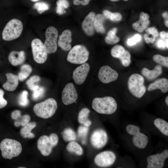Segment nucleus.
<instances>
[{"mask_svg": "<svg viewBox=\"0 0 168 168\" xmlns=\"http://www.w3.org/2000/svg\"><path fill=\"white\" fill-rule=\"evenodd\" d=\"M92 107L94 110L99 114H110L116 111L117 105L113 97L105 96L95 98L92 102Z\"/></svg>", "mask_w": 168, "mask_h": 168, "instance_id": "obj_1", "label": "nucleus"}, {"mask_svg": "<svg viewBox=\"0 0 168 168\" xmlns=\"http://www.w3.org/2000/svg\"><path fill=\"white\" fill-rule=\"evenodd\" d=\"M57 107V103L56 100L50 98L35 105L33 107V110L37 116L47 119L54 115Z\"/></svg>", "mask_w": 168, "mask_h": 168, "instance_id": "obj_2", "label": "nucleus"}, {"mask_svg": "<svg viewBox=\"0 0 168 168\" xmlns=\"http://www.w3.org/2000/svg\"><path fill=\"white\" fill-rule=\"evenodd\" d=\"M0 149L3 158L11 159L21 154L22 147L19 142L13 139L5 138L0 143Z\"/></svg>", "mask_w": 168, "mask_h": 168, "instance_id": "obj_3", "label": "nucleus"}, {"mask_svg": "<svg viewBox=\"0 0 168 168\" xmlns=\"http://www.w3.org/2000/svg\"><path fill=\"white\" fill-rule=\"evenodd\" d=\"M23 29L22 22L16 19L9 21L4 27L2 33V39L7 41L15 40L21 35Z\"/></svg>", "mask_w": 168, "mask_h": 168, "instance_id": "obj_4", "label": "nucleus"}, {"mask_svg": "<svg viewBox=\"0 0 168 168\" xmlns=\"http://www.w3.org/2000/svg\"><path fill=\"white\" fill-rule=\"evenodd\" d=\"M144 82L143 77L139 74L134 73L130 76L128 86L129 91L133 96L141 98L144 95L146 90Z\"/></svg>", "mask_w": 168, "mask_h": 168, "instance_id": "obj_5", "label": "nucleus"}, {"mask_svg": "<svg viewBox=\"0 0 168 168\" xmlns=\"http://www.w3.org/2000/svg\"><path fill=\"white\" fill-rule=\"evenodd\" d=\"M89 54V52L85 46L77 45L70 50L67 60L72 63L82 64L87 61Z\"/></svg>", "mask_w": 168, "mask_h": 168, "instance_id": "obj_6", "label": "nucleus"}, {"mask_svg": "<svg viewBox=\"0 0 168 168\" xmlns=\"http://www.w3.org/2000/svg\"><path fill=\"white\" fill-rule=\"evenodd\" d=\"M58 141V136L55 133L50 134L49 136H42L37 141V148L42 155L48 156L51 152L53 148L57 144Z\"/></svg>", "mask_w": 168, "mask_h": 168, "instance_id": "obj_7", "label": "nucleus"}, {"mask_svg": "<svg viewBox=\"0 0 168 168\" xmlns=\"http://www.w3.org/2000/svg\"><path fill=\"white\" fill-rule=\"evenodd\" d=\"M45 36V40L44 45L46 52L48 54L55 53L57 49L58 30L54 26H49L46 30Z\"/></svg>", "mask_w": 168, "mask_h": 168, "instance_id": "obj_8", "label": "nucleus"}, {"mask_svg": "<svg viewBox=\"0 0 168 168\" xmlns=\"http://www.w3.org/2000/svg\"><path fill=\"white\" fill-rule=\"evenodd\" d=\"M31 47L35 61L39 64L44 63L47 59L48 54L41 40L37 38L34 39L31 42Z\"/></svg>", "mask_w": 168, "mask_h": 168, "instance_id": "obj_9", "label": "nucleus"}, {"mask_svg": "<svg viewBox=\"0 0 168 168\" xmlns=\"http://www.w3.org/2000/svg\"><path fill=\"white\" fill-rule=\"evenodd\" d=\"M107 140V133L101 129L95 130L92 133L90 137L91 145L94 148L97 149L104 147L106 144Z\"/></svg>", "mask_w": 168, "mask_h": 168, "instance_id": "obj_10", "label": "nucleus"}, {"mask_svg": "<svg viewBox=\"0 0 168 168\" xmlns=\"http://www.w3.org/2000/svg\"><path fill=\"white\" fill-rule=\"evenodd\" d=\"M111 54L113 57L119 58L123 66L127 67L130 65L131 62L130 54L123 46L115 45L112 48Z\"/></svg>", "mask_w": 168, "mask_h": 168, "instance_id": "obj_11", "label": "nucleus"}, {"mask_svg": "<svg viewBox=\"0 0 168 168\" xmlns=\"http://www.w3.org/2000/svg\"><path fill=\"white\" fill-rule=\"evenodd\" d=\"M116 157L112 152L105 151L97 154L94 159V162L98 166L106 167L112 165L115 162Z\"/></svg>", "mask_w": 168, "mask_h": 168, "instance_id": "obj_12", "label": "nucleus"}, {"mask_svg": "<svg viewBox=\"0 0 168 168\" xmlns=\"http://www.w3.org/2000/svg\"><path fill=\"white\" fill-rule=\"evenodd\" d=\"M168 157V150L165 149L161 153L152 155L148 156L147 161V168H162L164 162Z\"/></svg>", "mask_w": 168, "mask_h": 168, "instance_id": "obj_13", "label": "nucleus"}, {"mask_svg": "<svg viewBox=\"0 0 168 168\" xmlns=\"http://www.w3.org/2000/svg\"><path fill=\"white\" fill-rule=\"evenodd\" d=\"M78 95L76 89L72 83H69L65 86L62 94V100L65 105L71 104L77 100Z\"/></svg>", "mask_w": 168, "mask_h": 168, "instance_id": "obj_14", "label": "nucleus"}, {"mask_svg": "<svg viewBox=\"0 0 168 168\" xmlns=\"http://www.w3.org/2000/svg\"><path fill=\"white\" fill-rule=\"evenodd\" d=\"M118 72L108 66H104L100 69L98 77L104 83H108L116 80L118 77Z\"/></svg>", "mask_w": 168, "mask_h": 168, "instance_id": "obj_15", "label": "nucleus"}, {"mask_svg": "<svg viewBox=\"0 0 168 168\" xmlns=\"http://www.w3.org/2000/svg\"><path fill=\"white\" fill-rule=\"evenodd\" d=\"M90 69L89 64L86 62L75 69L73 73L72 78L76 83L81 85L85 82Z\"/></svg>", "mask_w": 168, "mask_h": 168, "instance_id": "obj_16", "label": "nucleus"}, {"mask_svg": "<svg viewBox=\"0 0 168 168\" xmlns=\"http://www.w3.org/2000/svg\"><path fill=\"white\" fill-rule=\"evenodd\" d=\"M96 13L91 12L88 14L83 20L82 27L85 33L89 36H92L94 34V20Z\"/></svg>", "mask_w": 168, "mask_h": 168, "instance_id": "obj_17", "label": "nucleus"}, {"mask_svg": "<svg viewBox=\"0 0 168 168\" xmlns=\"http://www.w3.org/2000/svg\"><path fill=\"white\" fill-rule=\"evenodd\" d=\"M72 33L71 31L67 29L64 30L59 37L58 42V46L65 51H68L71 49L70 43L72 42Z\"/></svg>", "mask_w": 168, "mask_h": 168, "instance_id": "obj_18", "label": "nucleus"}, {"mask_svg": "<svg viewBox=\"0 0 168 168\" xmlns=\"http://www.w3.org/2000/svg\"><path fill=\"white\" fill-rule=\"evenodd\" d=\"M7 81L2 85V87L5 90L13 91L17 87L19 83L18 76L10 72L5 74Z\"/></svg>", "mask_w": 168, "mask_h": 168, "instance_id": "obj_19", "label": "nucleus"}, {"mask_svg": "<svg viewBox=\"0 0 168 168\" xmlns=\"http://www.w3.org/2000/svg\"><path fill=\"white\" fill-rule=\"evenodd\" d=\"M149 17L148 14L143 12H141L139 20L133 24L134 29L140 32L143 31L150 24Z\"/></svg>", "mask_w": 168, "mask_h": 168, "instance_id": "obj_20", "label": "nucleus"}, {"mask_svg": "<svg viewBox=\"0 0 168 168\" xmlns=\"http://www.w3.org/2000/svg\"><path fill=\"white\" fill-rule=\"evenodd\" d=\"M26 59V54L23 51H13L8 56V60L13 66H16L22 64Z\"/></svg>", "mask_w": 168, "mask_h": 168, "instance_id": "obj_21", "label": "nucleus"}, {"mask_svg": "<svg viewBox=\"0 0 168 168\" xmlns=\"http://www.w3.org/2000/svg\"><path fill=\"white\" fill-rule=\"evenodd\" d=\"M162 72V67L159 65L155 66L154 69L152 70H150L146 68H144L141 71L142 74L149 80L155 79L158 77Z\"/></svg>", "mask_w": 168, "mask_h": 168, "instance_id": "obj_22", "label": "nucleus"}, {"mask_svg": "<svg viewBox=\"0 0 168 168\" xmlns=\"http://www.w3.org/2000/svg\"><path fill=\"white\" fill-rule=\"evenodd\" d=\"M160 89L163 93L168 91V80L165 78H162L156 80L154 82L151 83L147 89L148 91Z\"/></svg>", "mask_w": 168, "mask_h": 168, "instance_id": "obj_23", "label": "nucleus"}, {"mask_svg": "<svg viewBox=\"0 0 168 168\" xmlns=\"http://www.w3.org/2000/svg\"><path fill=\"white\" fill-rule=\"evenodd\" d=\"M133 145L138 148L143 149L146 147L148 142V138L143 133L139 132L133 135L132 138Z\"/></svg>", "mask_w": 168, "mask_h": 168, "instance_id": "obj_24", "label": "nucleus"}, {"mask_svg": "<svg viewBox=\"0 0 168 168\" xmlns=\"http://www.w3.org/2000/svg\"><path fill=\"white\" fill-rule=\"evenodd\" d=\"M36 126L35 122H29L23 126L20 130V133L21 136L24 138H33L35 137V135L31 132V131Z\"/></svg>", "mask_w": 168, "mask_h": 168, "instance_id": "obj_25", "label": "nucleus"}, {"mask_svg": "<svg viewBox=\"0 0 168 168\" xmlns=\"http://www.w3.org/2000/svg\"><path fill=\"white\" fill-rule=\"evenodd\" d=\"M147 33L144 35L145 40L147 44H153L155 41L156 38L158 37L159 33L157 29L152 27L148 28L145 30Z\"/></svg>", "mask_w": 168, "mask_h": 168, "instance_id": "obj_26", "label": "nucleus"}, {"mask_svg": "<svg viewBox=\"0 0 168 168\" xmlns=\"http://www.w3.org/2000/svg\"><path fill=\"white\" fill-rule=\"evenodd\" d=\"M105 18L103 15L98 14L96 15L94 22L95 30L98 33H104L105 30L104 26V23Z\"/></svg>", "mask_w": 168, "mask_h": 168, "instance_id": "obj_27", "label": "nucleus"}, {"mask_svg": "<svg viewBox=\"0 0 168 168\" xmlns=\"http://www.w3.org/2000/svg\"><path fill=\"white\" fill-rule=\"evenodd\" d=\"M90 112V110L86 108L82 109L78 114V122L86 126L89 127L91 125L92 123L88 118Z\"/></svg>", "mask_w": 168, "mask_h": 168, "instance_id": "obj_28", "label": "nucleus"}, {"mask_svg": "<svg viewBox=\"0 0 168 168\" xmlns=\"http://www.w3.org/2000/svg\"><path fill=\"white\" fill-rule=\"evenodd\" d=\"M153 123L162 133L166 136H168V123L167 121L162 119L157 118L154 119Z\"/></svg>", "mask_w": 168, "mask_h": 168, "instance_id": "obj_29", "label": "nucleus"}, {"mask_svg": "<svg viewBox=\"0 0 168 168\" xmlns=\"http://www.w3.org/2000/svg\"><path fill=\"white\" fill-rule=\"evenodd\" d=\"M66 149L69 152L78 155H82L83 153L82 148L77 142L74 141L70 142L66 147Z\"/></svg>", "mask_w": 168, "mask_h": 168, "instance_id": "obj_30", "label": "nucleus"}, {"mask_svg": "<svg viewBox=\"0 0 168 168\" xmlns=\"http://www.w3.org/2000/svg\"><path fill=\"white\" fill-rule=\"evenodd\" d=\"M32 70V67L30 65H23L21 67L20 71L18 74L19 80L21 82L24 81L29 76Z\"/></svg>", "mask_w": 168, "mask_h": 168, "instance_id": "obj_31", "label": "nucleus"}, {"mask_svg": "<svg viewBox=\"0 0 168 168\" xmlns=\"http://www.w3.org/2000/svg\"><path fill=\"white\" fill-rule=\"evenodd\" d=\"M117 30V28H114L108 32L105 38V40L107 43L112 44L119 41V38L116 35Z\"/></svg>", "mask_w": 168, "mask_h": 168, "instance_id": "obj_32", "label": "nucleus"}, {"mask_svg": "<svg viewBox=\"0 0 168 168\" xmlns=\"http://www.w3.org/2000/svg\"><path fill=\"white\" fill-rule=\"evenodd\" d=\"M63 140L65 141H74L76 139V135L74 130L70 128H67L61 132Z\"/></svg>", "mask_w": 168, "mask_h": 168, "instance_id": "obj_33", "label": "nucleus"}, {"mask_svg": "<svg viewBox=\"0 0 168 168\" xmlns=\"http://www.w3.org/2000/svg\"><path fill=\"white\" fill-rule=\"evenodd\" d=\"M56 13L61 15L66 13L65 9L68 8L69 6V3L67 0H58L56 2Z\"/></svg>", "mask_w": 168, "mask_h": 168, "instance_id": "obj_34", "label": "nucleus"}, {"mask_svg": "<svg viewBox=\"0 0 168 168\" xmlns=\"http://www.w3.org/2000/svg\"><path fill=\"white\" fill-rule=\"evenodd\" d=\"M103 15L105 18L108 19L113 21H120L122 16L119 13L112 12L108 10H104L103 12Z\"/></svg>", "mask_w": 168, "mask_h": 168, "instance_id": "obj_35", "label": "nucleus"}, {"mask_svg": "<svg viewBox=\"0 0 168 168\" xmlns=\"http://www.w3.org/2000/svg\"><path fill=\"white\" fill-rule=\"evenodd\" d=\"M28 92L26 90L22 91L19 95L18 99L19 104L21 106L25 107L29 104L28 99Z\"/></svg>", "mask_w": 168, "mask_h": 168, "instance_id": "obj_36", "label": "nucleus"}, {"mask_svg": "<svg viewBox=\"0 0 168 168\" xmlns=\"http://www.w3.org/2000/svg\"><path fill=\"white\" fill-rule=\"evenodd\" d=\"M33 7L36 9L38 13L41 14L49 8V6L47 3L41 2L35 3Z\"/></svg>", "mask_w": 168, "mask_h": 168, "instance_id": "obj_37", "label": "nucleus"}, {"mask_svg": "<svg viewBox=\"0 0 168 168\" xmlns=\"http://www.w3.org/2000/svg\"><path fill=\"white\" fill-rule=\"evenodd\" d=\"M153 60L156 63L167 68H168V57L157 54L153 56Z\"/></svg>", "mask_w": 168, "mask_h": 168, "instance_id": "obj_38", "label": "nucleus"}, {"mask_svg": "<svg viewBox=\"0 0 168 168\" xmlns=\"http://www.w3.org/2000/svg\"><path fill=\"white\" fill-rule=\"evenodd\" d=\"M126 130L129 134L133 136L140 132V129L138 126L133 124H129L126 127Z\"/></svg>", "mask_w": 168, "mask_h": 168, "instance_id": "obj_39", "label": "nucleus"}, {"mask_svg": "<svg viewBox=\"0 0 168 168\" xmlns=\"http://www.w3.org/2000/svg\"><path fill=\"white\" fill-rule=\"evenodd\" d=\"M89 131V127L80 126L77 129V133L78 136L83 139L86 137Z\"/></svg>", "mask_w": 168, "mask_h": 168, "instance_id": "obj_40", "label": "nucleus"}, {"mask_svg": "<svg viewBox=\"0 0 168 168\" xmlns=\"http://www.w3.org/2000/svg\"><path fill=\"white\" fill-rule=\"evenodd\" d=\"M44 91V88L39 87L37 89L33 91L32 95L33 99L34 100L38 99L42 96Z\"/></svg>", "mask_w": 168, "mask_h": 168, "instance_id": "obj_41", "label": "nucleus"}, {"mask_svg": "<svg viewBox=\"0 0 168 168\" xmlns=\"http://www.w3.org/2000/svg\"><path fill=\"white\" fill-rule=\"evenodd\" d=\"M141 37L140 35L136 34L132 37L128 39L127 41V44L129 46L135 45L137 42L141 40Z\"/></svg>", "mask_w": 168, "mask_h": 168, "instance_id": "obj_42", "label": "nucleus"}, {"mask_svg": "<svg viewBox=\"0 0 168 168\" xmlns=\"http://www.w3.org/2000/svg\"><path fill=\"white\" fill-rule=\"evenodd\" d=\"M18 119H20L17 121L20 123L21 125L23 127L29 123L30 117L29 115L25 114L23 116L21 115Z\"/></svg>", "mask_w": 168, "mask_h": 168, "instance_id": "obj_43", "label": "nucleus"}, {"mask_svg": "<svg viewBox=\"0 0 168 168\" xmlns=\"http://www.w3.org/2000/svg\"><path fill=\"white\" fill-rule=\"evenodd\" d=\"M4 90L0 88V109L4 107L7 104V101L3 97Z\"/></svg>", "mask_w": 168, "mask_h": 168, "instance_id": "obj_44", "label": "nucleus"}, {"mask_svg": "<svg viewBox=\"0 0 168 168\" xmlns=\"http://www.w3.org/2000/svg\"><path fill=\"white\" fill-rule=\"evenodd\" d=\"M40 77L37 75H34L30 77L29 79L26 82V84L28 85L30 84H35V82L39 81Z\"/></svg>", "mask_w": 168, "mask_h": 168, "instance_id": "obj_45", "label": "nucleus"}, {"mask_svg": "<svg viewBox=\"0 0 168 168\" xmlns=\"http://www.w3.org/2000/svg\"><path fill=\"white\" fill-rule=\"evenodd\" d=\"M11 116L12 119L17 120L21 116V112L19 110H15L12 112Z\"/></svg>", "mask_w": 168, "mask_h": 168, "instance_id": "obj_46", "label": "nucleus"}, {"mask_svg": "<svg viewBox=\"0 0 168 168\" xmlns=\"http://www.w3.org/2000/svg\"><path fill=\"white\" fill-rule=\"evenodd\" d=\"M91 0H73V2L74 5H78L81 4L85 6L87 5Z\"/></svg>", "mask_w": 168, "mask_h": 168, "instance_id": "obj_47", "label": "nucleus"}, {"mask_svg": "<svg viewBox=\"0 0 168 168\" xmlns=\"http://www.w3.org/2000/svg\"><path fill=\"white\" fill-rule=\"evenodd\" d=\"M156 45L157 48L160 49H163L166 47L165 41L161 39L157 40Z\"/></svg>", "mask_w": 168, "mask_h": 168, "instance_id": "obj_48", "label": "nucleus"}, {"mask_svg": "<svg viewBox=\"0 0 168 168\" xmlns=\"http://www.w3.org/2000/svg\"><path fill=\"white\" fill-rule=\"evenodd\" d=\"M159 35L161 39L164 41L168 39V32L166 33L164 31H161L159 33Z\"/></svg>", "mask_w": 168, "mask_h": 168, "instance_id": "obj_49", "label": "nucleus"}, {"mask_svg": "<svg viewBox=\"0 0 168 168\" xmlns=\"http://www.w3.org/2000/svg\"><path fill=\"white\" fill-rule=\"evenodd\" d=\"M28 88L31 90L34 91V90L37 89L39 87V86L36 85L34 84H30L27 85Z\"/></svg>", "mask_w": 168, "mask_h": 168, "instance_id": "obj_50", "label": "nucleus"}, {"mask_svg": "<svg viewBox=\"0 0 168 168\" xmlns=\"http://www.w3.org/2000/svg\"><path fill=\"white\" fill-rule=\"evenodd\" d=\"M162 16L165 19V21L168 20V12H166L162 14Z\"/></svg>", "mask_w": 168, "mask_h": 168, "instance_id": "obj_51", "label": "nucleus"}, {"mask_svg": "<svg viewBox=\"0 0 168 168\" xmlns=\"http://www.w3.org/2000/svg\"><path fill=\"white\" fill-rule=\"evenodd\" d=\"M14 125L15 126L17 127H19L21 125L20 123L18 121H15L14 123Z\"/></svg>", "mask_w": 168, "mask_h": 168, "instance_id": "obj_52", "label": "nucleus"}, {"mask_svg": "<svg viewBox=\"0 0 168 168\" xmlns=\"http://www.w3.org/2000/svg\"><path fill=\"white\" fill-rule=\"evenodd\" d=\"M165 101L166 105L168 106V96H167L165 98Z\"/></svg>", "mask_w": 168, "mask_h": 168, "instance_id": "obj_53", "label": "nucleus"}, {"mask_svg": "<svg viewBox=\"0 0 168 168\" xmlns=\"http://www.w3.org/2000/svg\"><path fill=\"white\" fill-rule=\"evenodd\" d=\"M111 1H112V2H117V1H119V0H110ZM124 1H128V0H123Z\"/></svg>", "mask_w": 168, "mask_h": 168, "instance_id": "obj_54", "label": "nucleus"}, {"mask_svg": "<svg viewBox=\"0 0 168 168\" xmlns=\"http://www.w3.org/2000/svg\"><path fill=\"white\" fill-rule=\"evenodd\" d=\"M30 0L33 2H35L39 1L40 0Z\"/></svg>", "mask_w": 168, "mask_h": 168, "instance_id": "obj_55", "label": "nucleus"}, {"mask_svg": "<svg viewBox=\"0 0 168 168\" xmlns=\"http://www.w3.org/2000/svg\"><path fill=\"white\" fill-rule=\"evenodd\" d=\"M18 168H26V167H18Z\"/></svg>", "mask_w": 168, "mask_h": 168, "instance_id": "obj_56", "label": "nucleus"}, {"mask_svg": "<svg viewBox=\"0 0 168 168\" xmlns=\"http://www.w3.org/2000/svg\"></svg>", "mask_w": 168, "mask_h": 168, "instance_id": "obj_57", "label": "nucleus"}]
</instances>
